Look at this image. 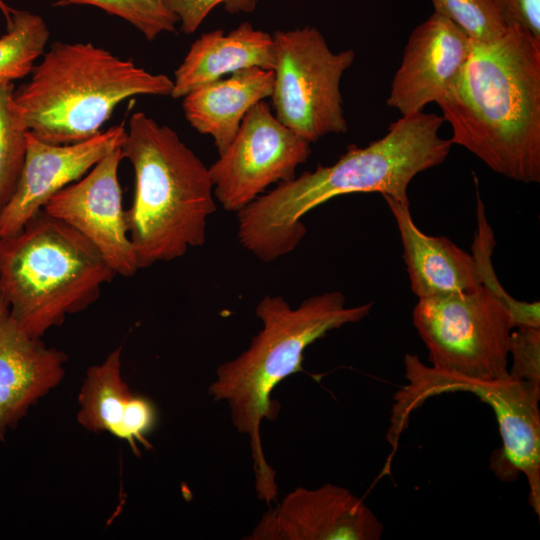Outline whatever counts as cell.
<instances>
[{
    "mask_svg": "<svg viewBox=\"0 0 540 540\" xmlns=\"http://www.w3.org/2000/svg\"><path fill=\"white\" fill-rule=\"evenodd\" d=\"M238 1L241 2L242 9L249 6L252 10L255 5V0H163L178 17L181 31L186 34L195 32L211 10L220 3L226 2L229 6L238 8Z\"/></svg>",
    "mask_w": 540,
    "mask_h": 540,
    "instance_id": "26",
    "label": "cell"
},
{
    "mask_svg": "<svg viewBox=\"0 0 540 540\" xmlns=\"http://www.w3.org/2000/svg\"><path fill=\"white\" fill-rule=\"evenodd\" d=\"M436 104L452 145L509 179L540 182V39L510 24L492 41H472Z\"/></svg>",
    "mask_w": 540,
    "mask_h": 540,
    "instance_id": "2",
    "label": "cell"
},
{
    "mask_svg": "<svg viewBox=\"0 0 540 540\" xmlns=\"http://www.w3.org/2000/svg\"><path fill=\"white\" fill-rule=\"evenodd\" d=\"M0 10L6 19L7 27H9L12 24L13 9H11L3 0H0Z\"/></svg>",
    "mask_w": 540,
    "mask_h": 540,
    "instance_id": "28",
    "label": "cell"
},
{
    "mask_svg": "<svg viewBox=\"0 0 540 540\" xmlns=\"http://www.w3.org/2000/svg\"><path fill=\"white\" fill-rule=\"evenodd\" d=\"M442 116H401L365 147L350 145L332 165H319L277 184L237 212L240 244L262 262L289 254L306 234L303 217L332 198L378 192L409 203L408 187L421 172L442 164L451 142L440 136Z\"/></svg>",
    "mask_w": 540,
    "mask_h": 540,
    "instance_id": "1",
    "label": "cell"
},
{
    "mask_svg": "<svg viewBox=\"0 0 540 540\" xmlns=\"http://www.w3.org/2000/svg\"><path fill=\"white\" fill-rule=\"evenodd\" d=\"M434 12L459 27L473 42L501 36L507 24L493 0H430Z\"/></svg>",
    "mask_w": 540,
    "mask_h": 540,
    "instance_id": "24",
    "label": "cell"
},
{
    "mask_svg": "<svg viewBox=\"0 0 540 540\" xmlns=\"http://www.w3.org/2000/svg\"><path fill=\"white\" fill-rule=\"evenodd\" d=\"M405 379L393 396L387 440L393 450L410 417L429 398L451 392H469L494 412L502 438L490 467L502 481L524 474L529 504L540 515V387L508 375L502 379H475L427 366L417 354L404 357Z\"/></svg>",
    "mask_w": 540,
    "mask_h": 540,
    "instance_id": "7",
    "label": "cell"
},
{
    "mask_svg": "<svg viewBox=\"0 0 540 540\" xmlns=\"http://www.w3.org/2000/svg\"><path fill=\"white\" fill-rule=\"evenodd\" d=\"M273 70L251 67L202 84L183 97L185 118L212 137L219 154L231 143L248 111L271 97Z\"/></svg>",
    "mask_w": 540,
    "mask_h": 540,
    "instance_id": "18",
    "label": "cell"
},
{
    "mask_svg": "<svg viewBox=\"0 0 540 540\" xmlns=\"http://www.w3.org/2000/svg\"><path fill=\"white\" fill-rule=\"evenodd\" d=\"M273 35L243 22L228 34L218 29L202 34L176 69L170 96L183 98L194 88L251 67L273 70Z\"/></svg>",
    "mask_w": 540,
    "mask_h": 540,
    "instance_id": "19",
    "label": "cell"
},
{
    "mask_svg": "<svg viewBox=\"0 0 540 540\" xmlns=\"http://www.w3.org/2000/svg\"><path fill=\"white\" fill-rule=\"evenodd\" d=\"M507 25H518L540 39V0H493Z\"/></svg>",
    "mask_w": 540,
    "mask_h": 540,
    "instance_id": "27",
    "label": "cell"
},
{
    "mask_svg": "<svg viewBox=\"0 0 540 540\" xmlns=\"http://www.w3.org/2000/svg\"><path fill=\"white\" fill-rule=\"evenodd\" d=\"M78 403L77 421L85 429L126 441L136 455L140 446L152 448L147 435L157 423V409L150 399L133 394L122 378L121 347L88 369Z\"/></svg>",
    "mask_w": 540,
    "mask_h": 540,
    "instance_id": "16",
    "label": "cell"
},
{
    "mask_svg": "<svg viewBox=\"0 0 540 540\" xmlns=\"http://www.w3.org/2000/svg\"><path fill=\"white\" fill-rule=\"evenodd\" d=\"M471 46L459 27L433 12L408 38L387 105L408 116L437 103L467 61Z\"/></svg>",
    "mask_w": 540,
    "mask_h": 540,
    "instance_id": "14",
    "label": "cell"
},
{
    "mask_svg": "<svg viewBox=\"0 0 540 540\" xmlns=\"http://www.w3.org/2000/svg\"><path fill=\"white\" fill-rule=\"evenodd\" d=\"M274 115L308 142L348 130L340 83L355 59L352 49L334 52L322 33L306 26L273 35Z\"/></svg>",
    "mask_w": 540,
    "mask_h": 540,
    "instance_id": "9",
    "label": "cell"
},
{
    "mask_svg": "<svg viewBox=\"0 0 540 540\" xmlns=\"http://www.w3.org/2000/svg\"><path fill=\"white\" fill-rule=\"evenodd\" d=\"M92 5L119 16L152 41L163 32H174L178 17L163 0H58L54 5Z\"/></svg>",
    "mask_w": 540,
    "mask_h": 540,
    "instance_id": "23",
    "label": "cell"
},
{
    "mask_svg": "<svg viewBox=\"0 0 540 540\" xmlns=\"http://www.w3.org/2000/svg\"><path fill=\"white\" fill-rule=\"evenodd\" d=\"M48 38L49 30L39 15L13 9L12 25L0 36V85L30 74Z\"/></svg>",
    "mask_w": 540,
    "mask_h": 540,
    "instance_id": "20",
    "label": "cell"
},
{
    "mask_svg": "<svg viewBox=\"0 0 540 540\" xmlns=\"http://www.w3.org/2000/svg\"><path fill=\"white\" fill-rule=\"evenodd\" d=\"M121 149L135 175L125 218L139 269L202 246L216 211L209 167L173 129L141 111L131 115Z\"/></svg>",
    "mask_w": 540,
    "mask_h": 540,
    "instance_id": "4",
    "label": "cell"
},
{
    "mask_svg": "<svg viewBox=\"0 0 540 540\" xmlns=\"http://www.w3.org/2000/svg\"><path fill=\"white\" fill-rule=\"evenodd\" d=\"M67 355L24 332L0 296V441L64 377Z\"/></svg>",
    "mask_w": 540,
    "mask_h": 540,
    "instance_id": "15",
    "label": "cell"
},
{
    "mask_svg": "<svg viewBox=\"0 0 540 540\" xmlns=\"http://www.w3.org/2000/svg\"><path fill=\"white\" fill-rule=\"evenodd\" d=\"M115 276L92 242L44 210L18 233L0 237V296L32 337L86 310Z\"/></svg>",
    "mask_w": 540,
    "mask_h": 540,
    "instance_id": "6",
    "label": "cell"
},
{
    "mask_svg": "<svg viewBox=\"0 0 540 540\" xmlns=\"http://www.w3.org/2000/svg\"><path fill=\"white\" fill-rule=\"evenodd\" d=\"M14 102L34 137L53 145L85 141L136 95H170L173 80L92 43L54 42Z\"/></svg>",
    "mask_w": 540,
    "mask_h": 540,
    "instance_id": "5",
    "label": "cell"
},
{
    "mask_svg": "<svg viewBox=\"0 0 540 540\" xmlns=\"http://www.w3.org/2000/svg\"><path fill=\"white\" fill-rule=\"evenodd\" d=\"M395 219L411 290L418 299L435 295L470 292L481 285L475 256L446 237L422 232L412 219L410 204L383 196Z\"/></svg>",
    "mask_w": 540,
    "mask_h": 540,
    "instance_id": "17",
    "label": "cell"
},
{
    "mask_svg": "<svg viewBox=\"0 0 540 540\" xmlns=\"http://www.w3.org/2000/svg\"><path fill=\"white\" fill-rule=\"evenodd\" d=\"M14 84L0 85V213L13 195L23 167L28 129L14 102Z\"/></svg>",
    "mask_w": 540,
    "mask_h": 540,
    "instance_id": "21",
    "label": "cell"
},
{
    "mask_svg": "<svg viewBox=\"0 0 540 540\" xmlns=\"http://www.w3.org/2000/svg\"><path fill=\"white\" fill-rule=\"evenodd\" d=\"M121 147L53 195L43 210L76 229L102 253L116 275L131 277L138 263L130 240L118 178Z\"/></svg>",
    "mask_w": 540,
    "mask_h": 540,
    "instance_id": "11",
    "label": "cell"
},
{
    "mask_svg": "<svg viewBox=\"0 0 540 540\" xmlns=\"http://www.w3.org/2000/svg\"><path fill=\"white\" fill-rule=\"evenodd\" d=\"M509 375L540 387V326L514 327L509 341Z\"/></svg>",
    "mask_w": 540,
    "mask_h": 540,
    "instance_id": "25",
    "label": "cell"
},
{
    "mask_svg": "<svg viewBox=\"0 0 540 540\" xmlns=\"http://www.w3.org/2000/svg\"><path fill=\"white\" fill-rule=\"evenodd\" d=\"M123 124L101 130L74 144L53 145L28 132V143L17 186L0 213V237L18 233L49 199L88 173L102 158L121 147Z\"/></svg>",
    "mask_w": 540,
    "mask_h": 540,
    "instance_id": "13",
    "label": "cell"
},
{
    "mask_svg": "<svg viewBox=\"0 0 540 540\" xmlns=\"http://www.w3.org/2000/svg\"><path fill=\"white\" fill-rule=\"evenodd\" d=\"M477 219L478 228L472 249L478 263L482 285L506 303L512 314L514 327L524 325L540 326V303L538 301L524 302L514 299L504 290L497 279L491 263L495 239L487 222L480 198L477 199Z\"/></svg>",
    "mask_w": 540,
    "mask_h": 540,
    "instance_id": "22",
    "label": "cell"
},
{
    "mask_svg": "<svg viewBox=\"0 0 540 540\" xmlns=\"http://www.w3.org/2000/svg\"><path fill=\"white\" fill-rule=\"evenodd\" d=\"M412 316L433 368L475 379L509 375L514 321L488 288L418 299Z\"/></svg>",
    "mask_w": 540,
    "mask_h": 540,
    "instance_id": "8",
    "label": "cell"
},
{
    "mask_svg": "<svg viewBox=\"0 0 540 540\" xmlns=\"http://www.w3.org/2000/svg\"><path fill=\"white\" fill-rule=\"evenodd\" d=\"M384 525L364 501L331 483L298 487L267 511L247 540H379Z\"/></svg>",
    "mask_w": 540,
    "mask_h": 540,
    "instance_id": "12",
    "label": "cell"
},
{
    "mask_svg": "<svg viewBox=\"0 0 540 540\" xmlns=\"http://www.w3.org/2000/svg\"><path fill=\"white\" fill-rule=\"evenodd\" d=\"M373 302L348 307L342 292L313 295L292 308L282 296H264L255 309L262 329L249 347L221 364L209 387L215 401H226L234 427L249 437L255 490L270 505L276 500L275 471L263 451L261 424L280 410L271 395L287 377L303 371L304 352L329 331L367 317Z\"/></svg>",
    "mask_w": 540,
    "mask_h": 540,
    "instance_id": "3",
    "label": "cell"
},
{
    "mask_svg": "<svg viewBox=\"0 0 540 540\" xmlns=\"http://www.w3.org/2000/svg\"><path fill=\"white\" fill-rule=\"evenodd\" d=\"M310 154V142L282 124L265 100L260 101L209 167L214 197L226 211L237 213L270 185L293 179Z\"/></svg>",
    "mask_w": 540,
    "mask_h": 540,
    "instance_id": "10",
    "label": "cell"
}]
</instances>
